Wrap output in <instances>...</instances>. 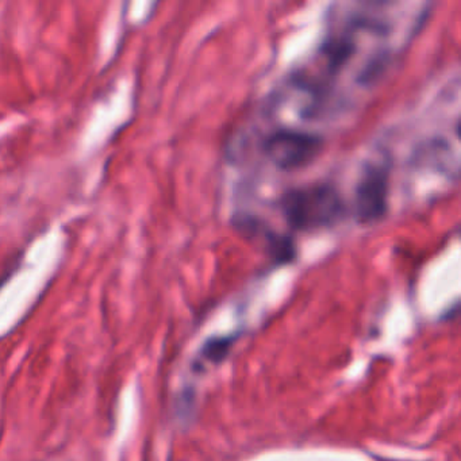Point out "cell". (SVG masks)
<instances>
[{
    "mask_svg": "<svg viewBox=\"0 0 461 461\" xmlns=\"http://www.w3.org/2000/svg\"><path fill=\"white\" fill-rule=\"evenodd\" d=\"M432 2H337L319 41L265 96L263 117L325 135L321 126L345 121L392 77L428 22Z\"/></svg>",
    "mask_w": 461,
    "mask_h": 461,
    "instance_id": "cell-1",
    "label": "cell"
},
{
    "mask_svg": "<svg viewBox=\"0 0 461 461\" xmlns=\"http://www.w3.org/2000/svg\"><path fill=\"white\" fill-rule=\"evenodd\" d=\"M271 207L291 233H314L332 229L351 217L346 195L332 181L294 184L279 192Z\"/></svg>",
    "mask_w": 461,
    "mask_h": 461,
    "instance_id": "cell-2",
    "label": "cell"
},
{
    "mask_svg": "<svg viewBox=\"0 0 461 461\" xmlns=\"http://www.w3.org/2000/svg\"><path fill=\"white\" fill-rule=\"evenodd\" d=\"M394 156L390 150L372 152L360 164L348 198L351 218L374 225L387 217L394 197Z\"/></svg>",
    "mask_w": 461,
    "mask_h": 461,
    "instance_id": "cell-3",
    "label": "cell"
},
{
    "mask_svg": "<svg viewBox=\"0 0 461 461\" xmlns=\"http://www.w3.org/2000/svg\"><path fill=\"white\" fill-rule=\"evenodd\" d=\"M233 344V336H220V337L210 338L202 346L200 356H202L203 360L210 361V363H222L229 352H230Z\"/></svg>",
    "mask_w": 461,
    "mask_h": 461,
    "instance_id": "cell-4",
    "label": "cell"
}]
</instances>
